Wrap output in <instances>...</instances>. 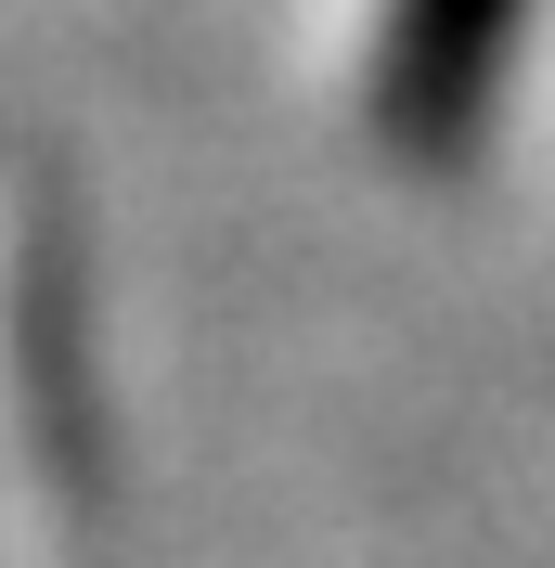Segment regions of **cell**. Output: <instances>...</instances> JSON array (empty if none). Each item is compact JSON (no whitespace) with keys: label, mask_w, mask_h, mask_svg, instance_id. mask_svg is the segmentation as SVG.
Wrapping results in <instances>:
<instances>
[{"label":"cell","mask_w":555,"mask_h":568,"mask_svg":"<svg viewBox=\"0 0 555 568\" xmlns=\"http://www.w3.org/2000/svg\"><path fill=\"white\" fill-rule=\"evenodd\" d=\"M529 0H387L375 39V130L401 169H465L491 142V104L517 78Z\"/></svg>","instance_id":"obj_1"}]
</instances>
